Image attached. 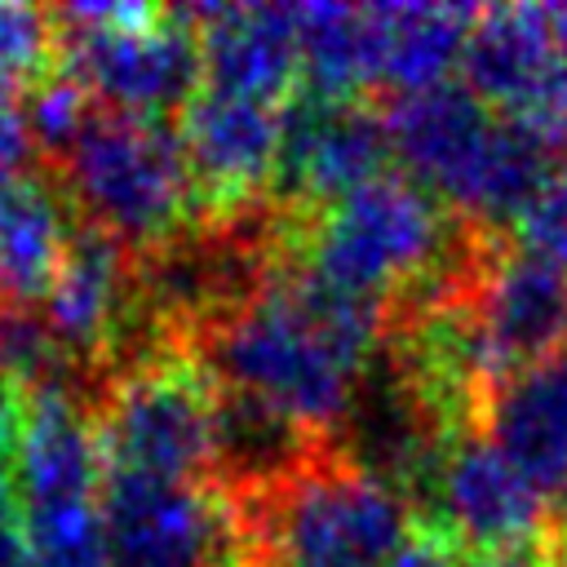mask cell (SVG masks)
Listing matches in <instances>:
<instances>
[{"mask_svg": "<svg viewBox=\"0 0 567 567\" xmlns=\"http://www.w3.org/2000/svg\"><path fill=\"white\" fill-rule=\"evenodd\" d=\"M244 501L261 567H385L421 532L408 496L332 443Z\"/></svg>", "mask_w": 567, "mask_h": 567, "instance_id": "277c9868", "label": "cell"}, {"mask_svg": "<svg viewBox=\"0 0 567 567\" xmlns=\"http://www.w3.org/2000/svg\"><path fill=\"white\" fill-rule=\"evenodd\" d=\"M58 66L71 71L97 106L168 120L182 115L204 80L199 31L186 9L155 4H62Z\"/></svg>", "mask_w": 567, "mask_h": 567, "instance_id": "52a82bcc", "label": "cell"}, {"mask_svg": "<svg viewBox=\"0 0 567 567\" xmlns=\"http://www.w3.org/2000/svg\"><path fill=\"white\" fill-rule=\"evenodd\" d=\"M297 44L306 93L359 97L372 89L363 4H297Z\"/></svg>", "mask_w": 567, "mask_h": 567, "instance_id": "d6986e66", "label": "cell"}, {"mask_svg": "<svg viewBox=\"0 0 567 567\" xmlns=\"http://www.w3.org/2000/svg\"><path fill=\"white\" fill-rule=\"evenodd\" d=\"M385 341L377 301L337 292L297 266H275L244 301L195 328L186 350L221 385L319 443H332Z\"/></svg>", "mask_w": 567, "mask_h": 567, "instance_id": "6da1fadb", "label": "cell"}, {"mask_svg": "<svg viewBox=\"0 0 567 567\" xmlns=\"http://www.w3.org/2000/svg\"><path fill=\"white\" fill-rule=\"evenodd\" d=\"M474 18L478 9L465 4H363L372 89L403 97L447 84V71L465 58Z\"/></svg>", "mask_w": 567, "mask_h": 567, "instance_id": "ac0fdd59", "label": "cell"}, {"mask_svg": "<svg viewBox=\"0 0 567 567\" xmlns=\"http://www.w3.org/2000/svg\"><path fill=\"white\" fill-rule=\"evenodd\" d=\"M385 128L412 182L474 226L505 230V217H518L558 168L456 80L390 97Z\"/></svg>", "mask_w": 567, "mask_h": 567, "instance_id": "3957f363", "label": "cell"}, {"mask_svg": "<svg viewBox=\"0 0 567 567\" xmlns=\"http://www.w3.org/2000/svg\"><path fill=\"white\" fill-rule=\"evenodd\" d=\"M478 430L540 496H554L567 483V346L496 381L478 408Z\"/></svg>", "mask_w": 567, "mask_h": 567, "instance_id": "2e32d148", "label": "cell"}, {"mask_svg": "<svg viewBox=\"0 0 567 567\" xmlns=\"http://www.w3.org/2000/svg\"><path fill=\"white\" fill-rule=\"evenodd\" d=\"M483 230L412 177L381 173L323 208H279V261L390 315L461 288Z\"/></svg>", "mask_w": 567, "mask_h": 567, "instance_id": "7a4b0ae2", "label": "cell"}, {"mask_svg": "<svg viewBox=\"0 0 567 567\" xmlns=\"http://www.w3.org/2000/svg\"><path fill=\"white\" fill-rule=\"evenodd\" d=\"M465 89L549 155H567V44L536 4L478 9L465 40Z\"/></svg>", "mask_w": 567, "mask_h": 567, "instance_id": "30bf717a", "label": "cell"}, {"mask_svg": "<svg viewBox=\"0 0 567 567\" xmlns=\"http://www.w3.org/2000/svg\"><path fill=\"white\" fill-rule=\"evenodd\" d=\"M0 567H31L27 532H22V509L13 487L0 478Z\"/></svg>", "mask_w": 567, "mask_h": 567, "instance_id": "603a6c76", "label": "cell"}, {"mask_svg": "<svg viewBox=\"0 0 567 567\" xmlns=\"http://www.w3.org/2000/svg\"><path fill=\"white\" fill-rule=\"evenodd\" d=\"M53 173L80 221L106 230L128 252L164 248L199 221L186 151L168 120L93 106Z\"/></svg>", "mask_w": 567, "mask_h": 567, "instance_id": "5b68a950", "label": "cell"}, {"mask_svg": "<svg viewBox=\"0 0 567 567\" xmlns=\"http://www.w3.org/2000/svg\"><path fill=\"white\" fill-rule=\"evenodd\" d=\"M18 509H62V505H97L106 483V461L97 447V430L89 403L75 390H40L22 399V434H18Z\"/></svg>", "mask_w": 567, "mask_h": 567, "instance_id": "5bb4252c", "label": "cell"}, {"mask_svg": "<svg viewBox=\"0 0 567 567\" xmlns=\"http://www.w3.org/2000/svg\"><path fill=\"white\" fill-rule=\"evenodd\" d=\"M18 434H22V394L9 381H0V461L18 452Z\"/></svg>", "mask_w": 567, "mask_h": 567, "instance_id": "d4e9b609", "label": "cell"}, {"mask_svg": "<svg viewBox=\"0 0 567 567\" xmlns=\"http://www.w3.org/2000/svg\"><path fill=\"white\" fill-rule=\"evenodd\" d=\"M545 13H549V22H554V31H558V40L567 44V4H549Z\"/></svg>", "mask_w": 567, "mask_h": 567, "instance_id": "4316f807", "label": "cell"}, {"mask_svg": "<svg viewBox=\"0 0 567 567\" xmlns=\"http://www.w3.org/2000/svg\"><path fill=\"white\" fill-rule=\"evenodd\" d=\"M80 226L58 173L0 177V306L40 310Z\"/></svg>", "mask_w": 567, "mask_h": 567, "instance_id": "e0dca14e", "label": "cell"}, {"mask_svg": "<svg viewBox=\"0 0 567 567\" xmlns=\"http://www.w3.org/2000/svg\"><path fill=\"white\" fill-rule=\"evenodd\" d=\"M58 62V22L53 9L0 0V89L35 84Z\"/></svg>", "mask_w": 567, "mask_h": 567, "instance_id": "ffe728a7", "label": "cell"}, {"mask_svg": "<svg viewBox=\"0 0 567 567\" xmlns=\"http://www.w3.org/2000/svg\"><path fill=\"white\" fill-rule=\"evenodd\" d=\"M284 111L257 97L199 89L177 115V142L199 199V221H230L266 208L279 168Z\"/></svg>", "mask_w": 567, "mask_h": 567, "instance_id": "7c38bea8", "label": "cell"}, {"mask_svg": "<svg viewBox=\"0 0 567 567\" xmlns=\"http://www.w3.org/2000/svg\"><path fill=\"white\" fill-rule=\"evenodd\" d=\"M390 155L394 146L381 106H368L359 97L301 93L284 111L270 199L288 213L323 208L381 177Z\"/></svg>", "mask_w": 567, "mask_h": 567, "instance_id": "4fadbf2b", "label": "cell"}, {"mask_svg": "<svg viewBox=\"0 0 567 567\" xmlns=\"http://www.w3.org/2000/svg\"><path fill=\"white\" fill-rule=\"evenodd\" d=\"M518 244L567 279V164H558L536 199L518 213Z\"/></svg>", "mask_w": 567, "mask_h": 567, "instance_id": "44dd1931", "label": "cell"}, {"mask_svg": "<svg viewBox=\"0 0 567 567\" xmlns=\"http://www.w3.org/2000/svg\"><path fill=\"white\" fill-rule=\"evenodd\" d=\"M461 567H567V536H545L532 549H509V554H474Z\"/></svg>", "mask_w": 567, "mask_h": 567, "instance_id": "7402d4cb", "label": "cell"}, {"mask_svg": "<svg viewBox=\"0 0 567 567\" xmlns=\"http://www.w3.org/2000/svg\"><path fill=\"white\" fill-rule=\"evenodd\" d=\"M461 301L496 381L567 346V279L505 230H483Z\"/></svg>", "mask_w": 567, "mask_h": 567, "instance_id": "8fae6325", "label": "cell"}, {"mask_svg": "<svg viewBox=\"0 0 567 567\" xmlns=\"http://www.w3.org/2000/svg\"><path fill=\"white\" fill-rule=\"evenodd\" d=\"M412 509L425 532H439L456 549L474 554L532 549L554 536L549 496H540L478 425L439 447L412 492Z\"/></svg>", "mask_w": 567, "mask_h": 567, "instance_id": "9c48e42d", "label": "cell"}, {"mask_svg": "<svg viewBox=\"0 0 567 567\" xmlns=\"http://www.w3.org/2000/svg\"><path fill=\"white\" fill-rule=\"evenodd\" d=\"M385 567H461V549L452 540H443L439 532H416Z\"/></svg>", "mask_w": 567, "mask_h": 567, "instance_id": "cb8c5ba5", "label": "cell"}, {"mask_svg": "<svg viewBox=\"0 0 567 567\" xmlns=\"http://www.w3.org/2000/svg\"><path fill=\"white\" fill-rule=\"evenodd\" d=\"M89 416L106 470L151 478H221L217 385L182 346H159L106 372L89 390Z\"/></svg>", "mask_w": 567, "mask_h": 567, "instance_id": "8992f818", "label": "cell"}, {"mask_svg": "<svg viewBox=\"0 0 567 567\" xmlns=\"http://www.w3.org/2000/svg\"><path fill=\"white\" fill-rule=\"evenodd\" d=\"M549 509H554V532L567 536V483L554 492V505H549Z\"/></svg>", "mask_w": 567, "mask_h": 567, "instance_id": "484cf974", "label": "cell"}, {"mask_svg": "<svg viewBox=\"0 0 567 567\" xmlns=\"http://www.w3.org/2000/svg\"><path fill=\"white\" fill-rule=\"evenodd\" d=\"M102 527L115 567H261L239 487L106 470Z\"/></svg>", "mask_w": 567, "mask_h": 567, "instance_id": "ba28073f", "label": "cell"}, {"mask_svg": "<svg viewBox=\"0 0 567 567\" xmlns=\"http://www.w3.org/2000/svg\"><path fill=\"white\" fill-rule=\"evenodd\" d=\"M199 31L208 89L279 102L301 80L297 9L288 4H204L186 9Z\"/></svg>", "mask_w": 567, "mask_h": 567, "instance_id": "9a60e30c", "label": "cell"}]
</instances>
